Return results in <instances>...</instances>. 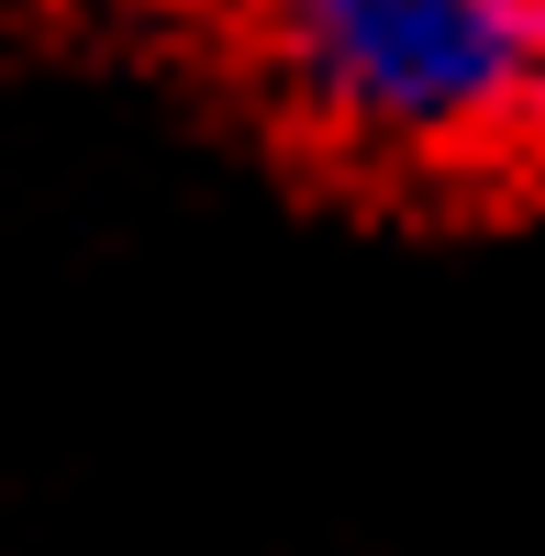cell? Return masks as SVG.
Returning <instances> with one entry per match:
<instances>
[{"label": "cell", "mask_w": 545, "mask_h": 556, "mask_svg": "<svg viewBox=\"0 0 545 556\" xmlns=\"http://www.w3.org/2000/svg\"><path fill=\"white\" fill-rule=\"evenodd\" d=\"M279 112L379 178L545 156V0H245Z\"/></svg>", "instance_id": "cell-1"}]
</instances>
